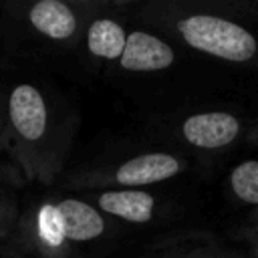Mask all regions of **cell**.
Here are the masks:
<instances>
[{"mask_svg":"<svg viewBox=\"0 0 258 258\" xmlns=\"http://www.w3.org/2000/svg\"><path fill=\"white\" fill-rule=\"evenodd\" d=\"M79 115L48 87L12 83L0 95V137L10 167L24 181L52 185L73 149Z\"/></svg>","mask_w":258,"mask_h":258,"instance_id":"1","label":"cell"},{"mask_svg":"<svg viewBox=\"0 0 258 258\" xmlns=\"http://www.w3.org/2000/svg\"><path fill=\"white\" fill-rule=\"evenodd\" d=\"M117 232L115 222L69 191L38 196L20 208L6 242L20 258H95Z\"/></svg>","mask_w":258,"mask_h":258,"instance_id":"2","label":"cell"},{"mask_svg":"<svg viewBox=\"0 0 258 258\" xmlns=\"http://www.w3.org/2000/svg\"><path fill=\"white\" fill-rule=\"evenodd\" d=\"M141 20L212 58L258 67V30L236 16L185 2L153 0L141 8Z\"/></svg>","mask_w":258,"mask_h":258,"instance_id":"3","label":"cell"},{"mask_svg":"<svg viewBox=\"0 0 258 258\" xmlns=\"http://www.w3.org/2000/svg\"><path fill=\"white\" fill-rule=\"evenodd\" d=\"M187 169L185 157L173 151H141L121 159L115 165L93 167L73 175L67 189H147L149 185L169 181Z\"/></svg>","mask_w":258,"mask_h":258,"instance_id":"4","label":"cell"},{"mask_svg":"<svg viewBox=\"0 0 258 258\" xmlns=\"http://www.w3.org/2000/svg\"><path fill=\"white\" fill-rule=\"evenodd\" d=\"M103 0H36L24 8V22L44 40L56 46H75L85 28L107 8Z\"/></svg>","mask_w":258,"mask_h":258,"instance_id":"5","label":"cell"},{"mask_svg":"<svg viewBox=\"0 0 258 258\" xmlns=\"http://www.w3.org/2000/svg\"><path fill=\"white\" fill-rule=\"evenodd\" d=\"M77 194L117 226H147L163 212L161 200L149 189H85Z\"/></svg>","mask_w":258,"mask_h":258,"instance_id":"6","label":"cell"},{"mask_svg":"<svg viewBox=\"0 0 258 258\" xmlns=\"http://www.w3.org/2000/svg\"><path fill=\"white\" fill-rule=\"evenodd\" d=\"M179 141L200 151H220L234 145L244 133L242 119L232 111H198L183 117L173 129Z\"/></svg>","mask_w":258,"mask_h":258,"instance_id":"7","label":"cell"},{"mask_svg":"<svg viewBox=\"0 0 258 258\" xmlns=\"http://www.w3.org/2000/svg\"><path fill=\"white\" fill-rule=\"evenodd\" d=\"M175 48L163 36L143 28L127 32V42L117 67L125 73H157L173 67Z\"/></svg>","mask_w":258,"mask_h":258,"instance_id":"8","label":"cell"},{"mask_svg":"<svg viewBox=\"0 0 258 258\" xmlns=\"http://www.w3.org/2000/svg\"><path fill=\"white\" fill-rule=\"evenodd\" d=\"M121 2H109L107 8L103 12H99L95 18H91V22L85 28L83 34V48L89 54V58H93L95 62L101 64H117L125 42H127V28L121 20H117L111 12L115 8H119Z\"/></svg>","mask_w":258,"mask_h":258,"instance_id":"9","label":"cell"},{"mask_svg":"<svg viewBox=\"0 0 258 258\" xmlns=\"http://www.w3.org/2000/svg\"><path fill=\"white\" fill-rule=\"evenodd\" d=\"M18 181L20 177L10 165H0V246L12 234V228L20 214Z\"/></svg>","mask_w":258,"mask_h":258,"instance_id":"10","label":"cell"},{"mask_svg":"<svg viewBox=\"0 0 258 258\" xmlns=\"http://www.w3.org/2000/svg\"><path fill=\"white\" fill-rule=\"evenodd\" d=\"M230 194L246 204L258 208V159H244L228 173Z\"/></svg>","mask_w":258,"mask_h":258,"instance_id":"11","label":"cell"},{"mask_svg":"<svg viewBox=\"0 0 258 258\" xmlns=\"http://www.w3.org/2000/svg\"><path fill=\"white\" fill-rule=\"evenodd\" d=\"M143 258H224L222 252H216L208 246L200 248H189V250H179V252H161V254H149Z\"/></svg>","mask_w":258,"mask_h":258,"instance_id":"12","label":"cell"},{"mask_svg":"<svg viewBox=\"0 0 258 258\" xmlns=\"http://www.w3.org/2000/svg\"><path fill=\"white\" fill-rule=\"evenodd\" d=\"M246 139H248V143H252V145L258 147V121L248 129V137Z\"/></svg>","mask_w":258,"mask_h":258,"instance_id":"13","label":"cell"},{"mask_svg":"<svg viewBox=\"0 0 258 258\" xmlns=\"http://www.w3.org/2000/svg\"><path fill=\"white\" fill-rule=\"evenodd\" d=\"M246 236L250 238V242L258 238V216H256V220L252 222V226H248V230H246Z\"/></svg>","mask_w":258,"mask_h":258,"instance_id":"14","label":"cell"},{"mask_svg":"<svg viewBox=\"0 0 258 258\" xmlns=\"http://www.w3.org/2000/svg\"><path fill=\"white\" fill-rule=\"evenodd\" d=\"M254 242V248H252V254H254V258H258V238L256 240H252Z\"/></svg>","mask_w":258,"mask_h":258,"instance_id":"15","label":"cell"},{"mask_svg":"<svg viewBox=\"0 0 258 258\" xmlns=\"http://www.w3.org/2000/svg\"><path fill=\"white\" fill-rule=\"evenodd\" d=\"M0 151H2V137H0Z\"/></svg>","mask_w":258,"mask_h":258,"instance_id":"16","label":"cell"}]
</instances>
